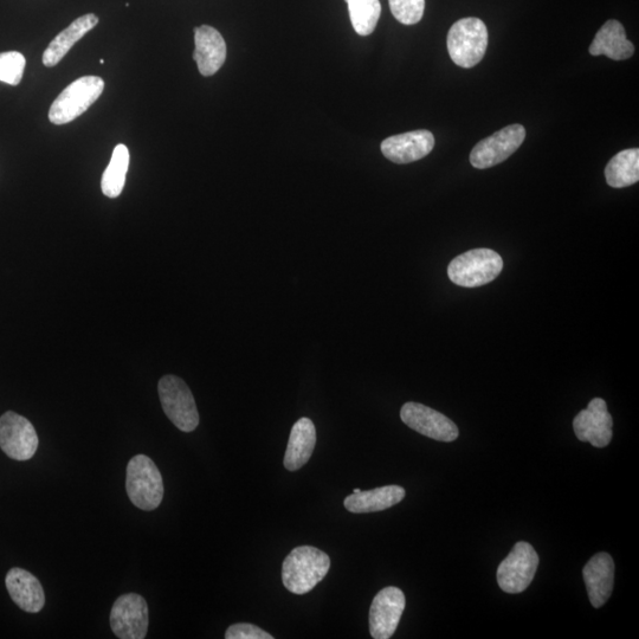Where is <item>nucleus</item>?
<instances>
[{"label": "nucleus", "instance_id": "1", "mask_svg": "<svg viewBox=\"0 0 639 639\" xmlns=\"http://www.w3.org/2000/svg\"><path fill=\"white\" fill-rule=\"evenodd\" d=\"M331 568V559L324 551L312 546L296 547L284 559L282 582L294 595H307L322 582Z\"/></svg>", "mask_w": 639, "mask_h": 639}, {"label": "nucleus", "instance_id": "2", "mask_svg": "<svg viewBox=\"0 0 639 639\" xmlns=\"http://www.w3.org/2000/svg\"><path fill=\"white\" fill-rule=\"evenodd\" d=\"M126 490L129 500L141 511L151 512L164 499V481L156 463L146 455H137L128 462Z\"/></svg>", "mask_w": 639, "mask_h": 639}, {"label": "nucleus", "instance_id": "3", "mask_svg": "<svg viewBox=\"0 0 639 639\" xmlns=\"http://www.w3.org/2000/svg\"><path fill=\"white\" fill-rule=\"evenodd\" d=\"M103 89L105 82L98 76H83L71 83L50 107L51 124L67 125L79 118L99 100Z\"/></svg>", "mask_w": 639, "mask_h": 639}, {"label": "nucleus", "instance_id": "4", "mask_svg": "<svg viewBox=\"0 0 639 639\" xmlns=\"http://www.w3.org/2000/svg\"><path fill=\"white\" fill-rule=\"evenodd\" d=\"M502 269V257L496 251L473 249L451 261L448 276L457 286L476 288L493 282Z\"/></svg>", "mask_w": 639, "mask_h": 639}, {"label": "nucleus", "instance_id": "5", "mask_svg": "<svg viewBox=\"0 0 639 639\" xmlns=\"http://www.w3.org/2000/svg\"><path fill=\"white\" fill-rule=\"evenodd\" d=\"M487 47L488 30L479 18L460 19L449 31V55L458 67L469 69L477 66L486 55Z\"/></svg>", "mask_w": 639, "mask_h": 639}, {"label": "nucleus", "instance_id": "6", "mask_svg": "<svg viewBox=\"0 0 639 639\" xmlns=\"http://www.w3.org/2000/svg\"><path fill=\"white\" fill-rule=\"evenodd\" d=\"M158 392L165 415L180 431L192 432L199 425V413L189 386L176 376L160 379Z\"/></svg>", "mask_w": 639, "mask_h": 639}, {"label": "nucleus", "instance_id": "7", "mask_svg": "<svg viewBox=\"0 0 639 639\" xmlns=\"http://www.w3.org/2000/svg\"><path fill=\"white\" fill-rule=\"evenodd\" d=\"M539 566V555L528 542L520 541L497 568V583L502 591L516 595L533 582Z\"/></svg>", "mask_w": 639, "mask_h": 639}, {"label": "nucleus", "instance_id": "8", "mask_svg": "<svg viewBox=\"0 0 639 639\" xmlns=\"http://www.w3.org/2000/svg\"><path fill=\"white\" fill-rule=\"evenodd\" d=\"M37 432L27 418L14 411L0 417V449L15 461H29L38 449Z\"/></svg>", "mask_w": 639, "mask_h": 639}, {"label": "nucleus", "instance_id": "9", "mask_svg": "<svg viewBox=\"0 0 639 639\" xmlns=\"http://www.w3.org/2000/svg\"><path fill=\"white\" fill-rule=\"evenodd\" d=\"M526 138V129L521 125L502 128L479 142L470 153V163L475 169L486 170L499 165L512 156Z\"/></svg>", "mask_w": 639, "mask_h": 639}, {"label": "nucleus", "instance_id": "10", "mask_svg": "<svg viewBox=\"0 0 639 639\" xmlns=\"http://www.w3.org/2000/svg\"><path fill=\"white\" fill-rule=\"evenodd\" d=\"M111 628L121 639H144L148 631V605L144 597L128 593L115 600Z\"/></svg>", "mask_w": 639, "mask_h": 639}, {"label": "nucleus", "instance_id": "11", "mask_svg": "<svg viewBox=\"0 0 639 639\" xmlns=\"http://www.w3.org/2000/svg\"><path fill=\"white\" fill-rule=\"evenodd\" d=\"M400 418L410 429L435 441L454 442L460 434L451 419L423 404L406 403L400 410Z\"/></svg>", "mask_w": 639, "mask_h": 639}, {"label": "nucleus", "instance_id": "12", "mask_svg": "<svg viewBox=\"0 0 639 639\" xmlns=\"http://www.w3.org/2000/svg\"><path fill=\"white\" fill-rule=\"evenodd\" d=\"M406 605L404 592L385 587L374 597L370 610V632L374 639H389L398 628Z\"/></svg>", "mask_w": 639, "mask_h": 639}, {"label": "nucleus", "instance_id": "13", "mask_svg": "<svg viewBox=\"0 0 639 639\" xmlns=\"http://www.w3.org/2000/svg\"><path fill=\"white\" fill-rule=\"evenodd\" d=\"M612 417L602 398L592 399L587 409L580 411L573 421L579 441L589 442L595 448L608 447L612 440Z\"/></svg>", "mask_w": 639, "mask_h": 639}, {"label": "nucleus", "instance_id": "14", "mask_svg": "<svg viewBox=\"0 0 639 639\" xmlns=\"http://www.w3.org/2000/svg\"><path fill=\"white\" fill-rule=\"evenodd\" d=\"M434 147V134L426 129L393 135L382 142L384 157L395 164H410L421 160L429 156Z\"/></svg>", "mask_w": 639, "mask_h": 639}, {"label": "nucleus", "instance_id": "15", "mask_svg": "<svg viewBox=\"0 0 639 639\" xmlns=\"http://www.w3.org/2000/svg\"><path fill=\"white\" fill-rule=\"evenodd\" d=\"M587 593L593 608H602L610 599L615 584V563L609 553H598L583 570Z\"/></svg>", "mask_w": 639, "mask_h": 639}, {"label": "nucleus", "instance_id": "16", "mask_svg": "<svg viewBox=\"0 0 639 639\" xmlns=\"http://www.w3.org/2000/svg\"><path fill=\"white\" fill-rule=\"evenodd\" d=\"M195 43L193 58L199 73L206 77L215 75L227 60V44L223 36L215 28L202 25L195 29Z\"/></svg>", "mask_w": 639, "mask_h": 639}, {"label": "nucleus", "instance_id": "17", "mask_svg": "<svg viewBox=\"0 0 639 639\" xmlns=\"http://www.w3.org/2000/svg\"><path fill=\"white\" fill-rule=\"evenodd\" d=\"M6 589L19 609L29 613L42 611L45 605L43 586L34 574L14 567L6 574Z\"/></svg>", "mask_w": 639, "mask_h": 639}, {"label": "nucleus", "instance_id": "18", "mask_svg": "<svg viewBox=\"0 0 639 639\" xmlns=\"http://www.w3.org/2000/svg\"><path fill=\"white\" fill-rule=\"evenodd\" d=\"M99 24V17L87 14L75 19L67 29L58 34L45 49L42 61L45 67L53 68L60 63L74 45Z\"/></svg>", "mask_w": 639, "mask_h": 639}, {"label": "nucleus", "instance_id": "19", "mask_svg": "<svg viewBox=\"0 0 639 639\" xmlns=\"http://www.w3.org/2000/svg\"><path fill=\"white\" fill-rule=\"evenodd\" d=\"M634 53V44L626 38L622 23L615 19H611L600 28L590 47L592 56L604 55L615 61L628 60Z\"/></svg>", "mask_w": 639, "mask_h": 639}, {"label": "nucleus", "instance_id": "20", "mask_svg": "<svg viewBox=\"0 0 639 639\" xmlns=\"http://www.w3.org/2000/svg\"><path fill=\"white\" fill-rule=\"evenodd\" d=\"M316 444V429L311 419L303 417L299 419L290 432L284 467L289 471L301 469L313 455Z\"/></svg>", "mask_w": 639, "mask_h": 639}, {"label": "nucleus", "instance_id": "21", "mask_svg": "<svg viewBox=\"0 0 639 639\" xmlns=\"http://www.w3.org/2000/svg\"><path fill=\"white\" fill-rule=\"evenodd\" d=\"M405 489L400 486H385L352 494L345 499V508L354 514H366L385 511L404 500Z\"/></svg>", "mask_w": 639, "mask_h": 639}, {"label": "nucleus", "instance_id": "22", "mask_svg": "<svg viewBox=\"0 0 639 639\" xmlns=\"http://www.w3.org/2000/svg\"><path fill=\"white\" fill-rule=\"evenodd\" d=\"M606 182L615 189L635 185L639 180V150L630 148L616 154L605 169Z\"/></svg>", "mask_w": 639, "mask_h": 639}, {"label": "nucleus", "instance_id": "23", "mask_svg": "<svg viewBox=\"0 0 639 639\" xmlns=\"http://www.w3.org/2000/svg\"><path fill=\"white\" fill-rule=\"evenodd\" d=\"M128 147L120 144L114 148L111 163H109L101 180L103 195L108 198H118L126 184L129 169Z\"/></svg>", "mask_w": 639, "mask_h": 639}, {"label": "nucleus", "instance_id": "24", "mask_svg": "<svg viewBox=\"0 0 639 639\" xmlns=\"http://www.w3.org/2000/svg\"><path fill=\"white\" fill-rule=\"evenodd\" d=\"M350 11L355 32L360 36H370L376 30L382 5L379 0H345Z\"/></svg>", "mask_w": 639, "mask_h": 639}, {"label": "nucleus", "instance_id": "25", "mask_svg": "<svg viewBox=\"0 0 639 639\" xmlns=\"http://www.w3.org/2000/svg\"><path fill=\"white\" fill-rule=\"evenodd\" d=\"M27 60L18 51L0 54V82L10 86H18L24 75Z\"/></svg>", "mask_w": 639, "mask_h": 639}, {"label": "nucleus", "instance_id": "26", "mask_svg": "<svg viewBox=\"0 0 639 639\" xmlns=\"http://www.w3.org/2000/svg\"><path fill=\"white\" fill-rule=\"evenodd\" d=\"M393 17L404 25H413L422 21L425 0H389Z\"/></svg>", "mask_w": 639, "mask_h": 639}, {"label": "nucleus", "instance_id": "27", "mask_svg": "<svg viewBox=\"0 0 639 639\" xmlns=\"http://www.w3.org/2000/svg\"><path fill=\"white\" fill-rule=\"evenodd\" d=\"M227 639H274L268 632L258 628V626L248 623L231 625L225 632Z\"/></svg>", "mask_w": 639, "mask_h": 639}, {"label": "nucleus", "instance_id": "28", "mask_svg": "<svg viewBox=\"0 0 639 639\" xmlns=\"http://www.w3.org/2000/svg\"><path fill=\"white\" fill-rule=\"evenodd\" d=\"M360 492H361V489H359V488L353 490V494H358Z\"/></svg>", "mask_w": 639, "mask_h": 639}]
</instances>
